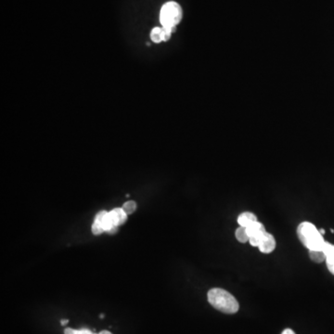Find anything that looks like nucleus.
I'll return each mask as SVG.
<instances>
[{
	"mask_svg": "<svg viewBox=\"0 0 334 334\" xmlns=\"http://www.w3.org/2000/svg\"><path fill=\"white\" fill-rule=\"evenodd\" d=\"M246 229L249 236L250 244L254 247H257L262 235L266 232L265 226L262 223L256 221V222L252 223L249 227H247Z\"/></svg>",
	"mask_w": 334,
	"mask_h": 334,
	"instance_id": "nucleus-5",
	"label": "nucleus"
},
{
	"mask_svg": "<svg viewBox=\"0 0 334 334\" xmlns=\"http://www.w3.org/2000/svg\"><path fill=\"white\" fill-rule=\"evenodd\" d=\"M175 31L167 27H155L151 32V39L154 43H161L168 41Z\"/></svg>",
	"mask_w": 334,
	"mask_h": 334,
	"instance_id": "nucleus-7",
	"label": "nucleus"
},
{
	"mask_svg": "<svg viewBox=\"0 0 334 334\" xmlns=\"http://www.w3.org/2000/svg\"><path fill=\"white\" fill-rule=\"evenodd\" d=\"M326 254V264L329 271L334 275V245L326 242V244L323 250Z\"/></svg>",
	"mask_w": 334,
	"mask_h": 334,
	"instance_id": "nucleus-9",
	"label": "nucleus"
},
{
	"mask_svg": "<svg viewBox=\"0 0 334 334\" xmlns=\"http://www.w3.org/2000/svg\"><path fill=\"white\" fill-rule=\"evenodd\" d=\"M319 231H320V233L321 234H325V230H324V229H320Z\"/></svg>",
	"mask_w": 334,
	"mask_h": 334,
	"instance_id": "nucleus-18",
	"label": "nucleus"
},
{
	"mask_svg": "<svg viewBox=\"0 0 334 334\" xmlns=\"http://www.w3.org/2000/svg\"><path fill=\"white\" fill-rule=\"evenodd\" d=\"M113 228H115V226H113L111 223L109 213L101 211L98 213L95 217V221L92 225V232L95 235H100L105 231L109 232Z\"/></svg>",
	"mask_w": 334,
	"mask_h": 334,
	"instance_id": "nucleus-4",
	"label": "nucleus"
},
{
	"mask_svg": "<svg viewBox=\"0 0 334 334\" xmlns=\"http://www.w3.org/2000/svg\"><path fill=\"white\" fill-rule=\"evenodd\" d=\"M112 334L111 333H110V332H108V331H102V332H100V334Z\"/></svg>",
	"mask_w": 334,
	"mask_h": 334,
	"instance_id": "nucleus-16",
	"label": "nucleus"
},
{
	"mask_svg": "<svg viewBox=\"0 0 334 334\" xmlns=\"http://www.w3.org/2000/svg\"><path fill=\"white\" fill-rule=\"evenodd\" d=\"M67 323H68V320H67V319H64V320H61V324L63 326V325H66Z\"/></svg>",
	"mask_w": 334,
	"mask_h": 334,
	"instance_id": "nucleus-17",
	"label": "nucleus"
},
{
	"mask_svg": "<svg viewBox=\"0 0 334 334\" xmlns=\"http://www.w3.org/2000/svg\"><path fill=\"white\" fill-rule=\"evenodd\" d=\"M236 238L237 240L242 243H245L247 242H249V236L247 233V229L244 227H240L239 228H237L236 230Z\"/></svg>",
	"mask_w": 334,
	"mask_h": 334,
	"instance_id": "nucleus-12",
	"label": "nucleus"
},
{
	"mask_svg": "<svg viewBox=\"0 0 334 334\" xmlns=\"http://www.w3.org/2000/svg\"><path fill=\"white\" fill-rule=\"evenodd\" d=\"M208 302L213 307L225 314H235L239 311L240 304L231 293L220 288L211 289L208 293Z\"/></svg>",
	"mask_w": 334,
	"mask_h": 334,
	"instance_id": "nucleus-1",
	"label": "nucleus"
},
{
	"mask_svg": "<svg viewBox=\"0 0 334 334\" xmlns=\"http://www.w3.org/2000/svg\"><path fill=\"white\" fill-rule=\"evenodd\" d=\"M309 257L315 263H322L326 261V254L324 251H311L309 250Z\"/></svg>",
	"mask_w": 334,
	"mask_h": 334,
	"instance_id": "nucleus-11",
	"label": "nucleus"
},
{
	"mask_svg": "<svg viewBox=\"0 0 334 334\" xmlns=\"http://www.w3.org/2000/svg\"><path fill=\"white\" fill-rule=\"evenodd\" d=\"M109 217L111 219L113 226L118 227L125 222L127 218V214L122 210V208H115L111 212H109Z\"/></svg>",
	"mask_w": 334,
	"mask_h": 334,
	"instance_id": "nucleus-8",
	"label": "nucleus"
},
{
	"mask_svg": "<svg viewBox=\"0 0 334 334\" xmlns=\"http://www.w3.org/2000/svg\"><path fill=\"white\" fill-rule=\"evenodd\" d=\"M137 209V203L133 201V200H129L126 201L123 205H122V210L125 212L126 214H130L135 212Z\"/></svg>",
	"mask_w": 334,
	"mask_h": 334,
	"instance_id": "nucleus-13",
	"label": "nucleus"
},
{
	"mask_svg": "<svg viewBox=\"0 0 334 334\" xmlns=\"http://www.w3.org/2000/svg\"><path fill=\"white\" fill-rule=\"evenodd\" d=\"M263 254H270L276 248V240L272 234L267 233V231L262 235L258 246H257Z\"/></svg>",
	"mask_w": 334,
	"mask_h": 334,
	"instance_id": "nucleus-6",
	"label": "nucleus"
},
{
	"mask_svg": "<svg viewBox=\"0 0 334 334\" xmlns=\"http://www.w3.org/2000/svg\"><path fill=\"white\" fill-rule=\"evenodd\" d=\"M297 235L301 243L308 250L323 251L326 241L322 234L310 222H303L297 228Z\"/></svg>",
	"mask_w": 334,
	"mask_h": 334,
	"instance_id": "nucleus-2",
	"label": "nucleus"
},
{
	"mask_svg": "<svg viewBox=\"0 0 334 334\" xmlns=\"http://www.w3.org/2000/svg\"><path fill=\"white\" fill-rule=\"evenodd\" d=\"M281 334H295V333L290 329H286L285 331H283V333Z\"/></svg>",
	"mask_w": 334,
	"mask_h": 334,
	"instance_id": "nucleus-15",
	"label": "nucleus"
},
{
	"mask_svg": "<svg viewBox=\"0 0 334 334\" xmlns=\"http://www.w3.org/2000/svg\"><path fill=\"white\" fill-rule=\"evenodd\" d=\"M257 221V217L256 214L250 212H244L243 213H241L238 217V223L240 225V227H244L247 228L249 227L252 223Z\"/></svg>",
	"mask_w": 334,
	"mask_h": 334,
	"instance_id": "nucleus-10",
	"label": "nucleus"
},
{
	"mask_svg": "<svg viewBox=\"0 0 334 334\" xmlns=\"http://www.w3.org/2000/svg\"><path fill=\"white\" fill-rule=\"evenodd\" d=\"M64 334H93L91 331L87 329H82V330H74L71 328H67L64 331Z\"/></svg>",
	"mask_w": 334,
	"mask_h": 334,
	"instance_id": "nucleus-14",
	"label": "nucleus"
},
{
	"mask_svg": "<svg viewBox=\"0 0 334 334\" xmlns=\"http://www.w3.org/2000/svg\"><path fill=\"white\" fill-rule=\"evenodd\" d=\"M183 18L181 6L175 2L169 1L166 3L160 11V22L163 27H167L176 31L177 25Z\"/></svg>",
	"mask_w": 334,
	"mask_h": 334,
	"instance_id": "nucleus-3",
	"label": "nucleus"
}]
</instances>
